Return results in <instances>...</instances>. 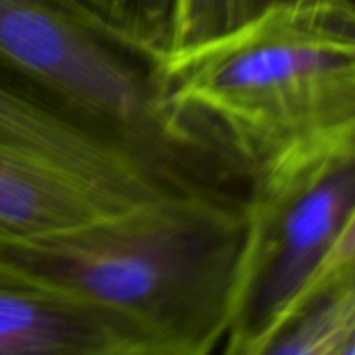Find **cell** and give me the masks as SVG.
Here are the masks:
<instances>
[{
	"instance_id": "8fae6325",
	"label": "cell",
	"mask_w": 355,
	"mask_h": 355,
	"mask_svg": "<svg viewBox=\"0 0 355 355\" xmlns=\"http://www.w3.org/2000/svg\"><path fill=\"white\" fill-rule=\"evenodd\" d=\"M117 355H182V353L165 349V347H157V345H140V347L125 349V351H121Z\"/></svg>"
},
{
	"instance_id": "ba28073f",
	"label": "cell",
	"mask_w": 355,
	"mask_h": 355,
	"mask_svg": "<svg viewBox=\"0 0 355 355\" xmlns=\"http://www.w3.org/2000/svg\"><path fill=\"white\" fill-rule=\"evenodd\" d=\"M301 0H175L165 57L193 51L259 15Z\"/></svg>"
},
{
	"instance_id": "30bf717a",
	"label": "cell",
	"mask_w": 355,
	"mask_h": 355,
	"mask_svg": "<svg viewBox=\"0 0 355 355\" xmlns=\"http://www.w3.org/2000/svg\"><path fill=\"white\" fill-rule=\"evenodd\" d=\"M351 266H355V211L351 214V218H349L345 230L340 232L338 241L334 243L332 251L328 253V257H326L324 263L320 266L318 274H315L313 280L309 282V286H307V291L303 293V297H305L307 293L320 288L322 284H326L330 278L343 274V272L349 270ZM303 297H301V299H303ZM301 299H299V301H301ZM299 301H297V303H299Z\"/></svg>"
},
{
	"instance_id": "5b68a950",
	"label": "cell",
	"mask_w": 355,
	"mask_h": 355,
	"mask_svg": "<svg viewBox=\"0 0 355 355\" xmlns=\"http://www.w3.org/2000/svg\"><path fill=\"white\" fill-rule=\"evenodd\" d=\"M136 203L144 201L117 193L53 157L0 140V241L55 234Z\"/></svg>"
},
{
	"instance_id": "277c9868",
	"label": "cell",
	"mask_w": 355,
	"mask_h": 355,
	"mask_svg": "<svg viewBox=\"0 0 355 355\" xmlns=\"http://www.w3.org/2000/svg\"><path fill=\"white\" fill-rule=\"evenodd\" d=\"M355 211V132L261 165L220 355H255L307 291Z\"/></svg>"
},
{
	"instance_id": "3957f363",
	"label": "cell",
	"mask_w": 355,
	"mask_h": 355,
	"mask_svg": "<svg viewBox=\"0 0 355 355\" xmlns=\"http://www.w3.org/2000/svg\"><path fill=\"white\" fill-rule=\"evenodd\" d=\"M171 103L251 175L276 157L355 132V3L301 0L165 57Z\"/></svg>"
},
{
	"instance_id": "52a82bcc",
	"label": "cell",
	"mask_w": 355,
	"mask_h": 355,
	"mask_svg": "<svg viewBox=\"0 0 355 355\" xmlns=\"http://www.w3.org/2000/svg\"><path fill=\"white\" fill-rule=\"evenodd\" d=\"M355 328V266L307 293L255 355H338Z\"/></svg>"
},
{
	"instance_id": "6da1fadb",
	"label": "cell",
	"mask_w": 355,
	"mask_h": 355,
	"mask_svg": "<svg viewBox=\"0 0 355 355\" xmlns=\"http://www.w3.org/2000/svg\"><path fill=\"white\" fill-rule=\"evenodd\" d=\"M247 195L169 193L55 234L0 241V270L107 311L153 345L214 355L232 313Z\"/></svg>"
},
{
	"instance_id": "8992f818",
	"label": "cell",
	"mask_w": 355,
	"mask_h": 355,
	"mask_svg": "<svg viewBox=\"0 0 355 355\" xmlns=\"http://www.w3.org/2000/svg\"><path fill=\"white\" fill-rule=\"evenodd\" d=\"M140 345L153 343L128 322L0 270V355H117Z\"/></svg>"
},
{
	"instance_id": "9c48e42d",
	"label": "cell",
	"mask_w": 355,
	"mask_h": 355,
	"mask_svg": "<svg viewBox=\"0 0 355 355\" xmlns=\"http://www.w3.org/2000/svg\"><path fill=\"white\" fill-rule=\"evenodd\" d=\"M103 19L165 57L175 0H82Z\"/></svg>"
},
{
	"instance_id": "4fadbf2b",
	"label": "cell",
	"mask_w": 355,
	"mask_h": 355,
	"mask_svg": "<svg viewBox=\"0 0 355 355\" xmlns=\"http://www.w3.org/2000/svg\"><path fill=\"white\" fill-rule=\"evenodd\" d=\"M351 3H355V0H351Z\"/></svg>"
},
{
	"instance_id": "7a4b0ae2",
	"label": "cell",
	"mask_w": 355,
	"mask_h": 355,
	"mask_svg": "<svg viewBox=\"0 0 355 355\" xmlns=\"http://www.w3.org/2000/svg\"><path fill=\"white\" fill-rule=\"evenodd\" d=\"M0 76L111 140L180 191H236L243 163L167 92L165 57L82 0H0Z\"/></svg>"
},
{
	"instance_id": "7c38bea8",
	"label": "cell",
	"mask_w": 355,
	"mask_h": 355,
	"mask_svg": "<svg viewBox=\"0 0 355 355\" xmlns=\"http://www.w3.org/2000/svg\"><path fill=\"white\" fill-rule=\"evenodd\" d=\"M338 355H355V328H353V332L349 334V338L345 340V345L340 347Z\"/></svg>"
}]
</instances>
